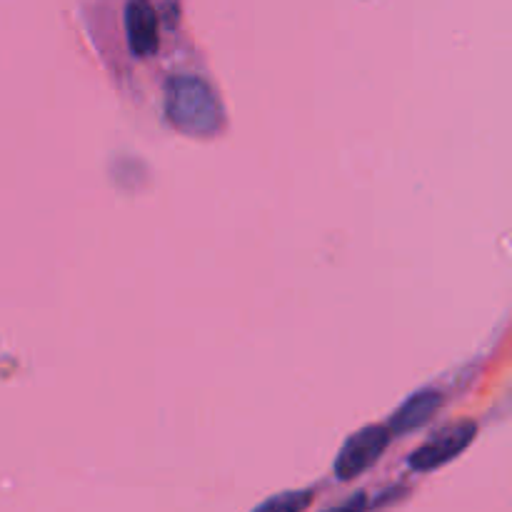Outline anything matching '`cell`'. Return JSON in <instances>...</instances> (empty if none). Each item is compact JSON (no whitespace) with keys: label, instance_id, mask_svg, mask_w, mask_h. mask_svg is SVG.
Masks as SVG:
<instances>
[{"label":"cell","instance_id":"obj_2","mask_svg":"<svg viewBox=\"0 0 512 512\" xmlns=\"http://www.w3.org/2000/svg\"><path fill=\"white\" fill-rule=\"evenodd\" d=\"M390 445V430L385 425H368V428L358 430L345 440L340 448L338 460H335V473L340 480H350L355 475L365 473L370 465L378 463L380 455Z\"/></svg>","mask_w":512,"mask_h":512},{"label":"cell","instance_id":"obj_4","mask_svg":"<svg viewBox=\"0 0 512 512\" xmlns=\"http://www.w3.org/2000/svg\"><path fill=\"white\" fill-rule=\"evenodd\" d=\"M158 13L145 0L125 5V33L133 53L148 55L158 48Z\"/></svg>","mask_w":512,"mask_h":512},{"label":"cell","instance_id":"obj_7","mask_svg":"<svg viewBox=\"0 0 512 512\" xmlns=\"http://www.w3.org/2000/svg\"><path fill=\"white\" fill-rule=\"evenodd\" d=\"M328 512H368V498H365V493H358V495H353L348 503L338 505V508H333Z\"/></svg>","mask_w":512,"mask_h":512},{"label":"cell","instance_id":"obj_1","mask_svg":"<svg viewBox=\"0 0 512 512\" xmlns=\"http://www.w3.org/2000/svg\"><path fill=\"white\" fill-rule=\"evenodd\" d=\"M165 113L175 128L190 135H213L225 123L218 93L195 75H175L165 83Z\"/></svg>","mask_w":512,"mask_h":512},{"label":"cell","instance_id":"obj_5","mask_svg":"<svg viewBox=\"0 0 512 512\" xmlns=\"http://www.w3.org/2000/svg\"><path fill=\"white\" fill-rule=\"evenodd\" d=\"M443 405V395L438 390H420V393L410 395L403 405H400L398 413L390 420V433H410V430L420 428V425L428 423L438 408Z\"/></svg>","mask_w":512,"mask_h":512},{"label":"cell","instance_id":"obj_6","mask_svg":"<svg viewBox=\"0 0 512 512\" xmlns=\"http://www.w3.org/2000/svg\"><path fill=\"white\" fill-rule=\"evenodd\" d=\"M310 503H313V493L310 490H290V493L273 495V498L265 500L253 512H303L308 510Z\"/></svg>","mask_w":512,"mask_h":512},{"label":"cell","instance_id":"obj_3","mask_svg":"<svg viewBox=\"0 0 512 512\" xmlns=\"http://www.w3.org/2000/svg\"><path fill=\"white\" fill-rule=\"evenodd\" d=\"M475 433H478V425H475L473 420L448 425V428L440 430L438 435H433L428 443H423L413 455H410V465H413L415 470L440 468V465L458 458V455L473 443Z\"/></svg>","mask_w":512,"mask_h":512}]
</instances>
